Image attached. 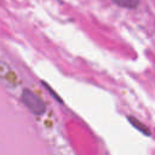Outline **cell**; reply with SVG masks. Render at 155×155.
<instances>
[{"instance_id": "3957f363", "label": "cell", "mask_w": 155, "mask_h": 155, "mask_svg": "<svg viewBox=\"0 0 155 155\" xmlns=\"http://www.w3.org/2000/svg\"><path fill=\"white\" fill-rule=\"evenodd\" d=\"M128 121L137 128V130H139L142 133H144V134H147V136H149L150 134V132H149V130L142 124V122H139L137 119H134V117H132V116H128Z\"/></svg>"}, {"instance_id": "277c9868", "label": "cell", "mask_w": 155, "mask_h": 155, "mask_svg": "<svg viewBox=\"0 0 155 155\" xmlns=\"http://www.w3.org/2000/svg\"><path fill=\"white\" fill-rule=\"evenodd\" d=\"M42 84H44V86L46 87V90H47V91H48V92H50V93L53 96V98H54V99H57V101H59V102L62 103V99H61V97H59V96H58V94H57V93H56V92H54V91L51 88V86H50V85H47L46 82H42Z\"/></svg>"}, {"instance_id": "7a4b0ae2", "label": "cell", "mask_w": 155, "mask_h": 155, "mask_svg": "<svg viewBox=\"0 0 155 155\" xmlns=\"http://www.w3.org/2000/svg\"><path fill=\"white\" fill-rule=\"evenodd\" d=\"M113 2H115L116 5L121 6V7H126V8H134L138 6L139 0H113Z\"/></svg>"}, {"instance_id": "6da1fadb", "label": "cell", "mask_w": 155, "mask_h": 155, "mask_svg": "<svg viewBox=\"0 0 155 155\" xmlns=\"http://www.w3.org/2000/svg\"><path fill=\"white\" fill-rule=\"evenodd\" d=\"M21 98H22L23 104L33 114H35V115H42L46 111V105H45L44 101L40 97H38L33 91H30L28 88L23 90Z\"/></svg>"}]
</instances>
